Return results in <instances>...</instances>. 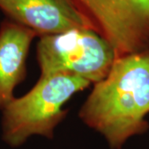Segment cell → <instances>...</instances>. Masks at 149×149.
Wrapping results in <instances>:
<instances>
[{"label":"cell","mask_w":149,"mask_h":149,"mask_svg":"<svg viewBox=\"0 0 149 149\" xmlns=\"http://www.w3.org/2000/svg\"><path fill=\"white\" fill-rule=\"evenodd\" d=\"M149 49L117 56L107 76L95 84L79 111L87 126L102 134L111 149L149 128Z\"/></svg>","instance_id":"cell-1"},{"label":"cell","mask_w":149,"mask_h":149,"mask_svg":"<svg viewBox=\"0 0 149 149\" xmlns=\"http://www.w3.org/2000/svg\"><path fill=\"white\" fill-rule=\"evenodd\" d=\"M0 9L39 37L74 28L92 29L70 0H0Z\"/></svg>","instance_id":"cell-5"},{"label":"cell","mask_w":149,"mask_h":149,"mask_svg":"<svg viewBox=\"0 0 149 149\" xmlns=\"http://www.w3.org/2000/svg\"><path fill=\"white\" fill-rule=\"evenodd\" d=\"M35 32L6 17L0 24V109L15 98L14 89L25 80L27 60Z\"/></svg>","instance_id":"cell-6"},{"label":"cell","mask_w":149,"mask_h":149,"mask_svg":"<svg viewBox=\"0 0 149 149\" xmlns=\"http://www.w3.org/2000/svg\"><path fill=\"white\" fill-rule=\"evenodd\" d=\"M116 53L91 28H74L40 37L37 59L41 75L67 73L96 84L109 74Z\"/></svg>","instance_id":"cell-3"},{"label":"cell","mask_w":149,"mask_h":149,"mask_svg":"<svg viewBox=\"0 0 149 149\" xmlns=\"http://www.w3.org/2000/svg\"><path fill=\"white\" fill-rule=\"evenodd\" d=\"M91 84L82 77L67 73L41 75L31 91L15 98L3 109V141L12 148H17L32 135L53 139L55 128L68 112L62 106Z\"/></svg>","instance_id":"cell-2"},{"label":"cell","mask_w":149,"mask_h":149,"mask_svg":"<svg viewBox=\"0 0 149 149\" xmlns=\"http://www.w3.org/2000/svg\"><path fill=\"white\" fill-rule=\"evenodd\" d=\"M116 57L149 49V0H70Z\"/></svg>","instance_id":"cell-4"}]
</instances>
